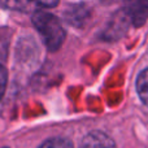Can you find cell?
Wrapping results in <instances>:
<instances>
[{
    "instance_id": "obj_1",
    "label": "cell",
    "mask_w": 148,
    "mask_h": 148,
    "mask_svg": "<svg viewBox=\"0 0 148 148\" xmlns=\"http://www.w3.org/2000/svg\"><path fill=\"white\" fill-rule=\"evenodd\" d=\"M33 23L49 51H57L65 40V30L56 16L44 10L33 14Z\"/></svg>"
},
{
    "instance_id": "obj_2",
    "label": "cell",
    "mask_w": 148,
    "mask_h": 148,
    "mask_svg": "<svg viewBox=\"0 0 148 148\" xmlns=\"http://www.w3.org/2000/svg\"><path fill=\"white\" fill-rule=\"evenodd\" d=\"M123 12L135 26H142L148 17V0H126Z\"/></svg>"
},
{
    "instance_id": "obj_3",
    "label": "cell",
    "mask_w": 148,
    "mask_h": 148,
    "mask_svg": "<svg viewBox=\"0 0 148 148\" xmlns=\"http://www.w3.org/2000/svg\"><path fill=\"white\" fill-rule=\"evenodd\" d=\"M81 148H116V144L107 134L92 131L83 139Z\"/></svg>"
},
{
    "instance_id": "obj_4",
    "label": "cell",
    "mask_w": 148,
    "mask_h": 148,
    "mask_svg": "<svg viewBox=\"0 0 148 148\" xmlns=\"http://www.w3.org/2000/svg\"><path fill=\"white\" fill-rule=\"evenodd\" d=\"M136 90L140 100L148 107V69L143 70L136 81Z\"/></svg>"
},
{
    "instance_id": "obj_5",
    "label": "cell",
    "mask_w": 148,
    "mask_h": 148,
    "mask_svg": "<svg viewBox=\"0 0 148 148\" xmlns=\"http://www.w3.org/2000/svg\"><path fill=\"white\" fill-rule=\"evenodd\" d=\"M87 9L83 7V5H74V7H70V9L68 10L66 17L68 21L73 25H82V21L79 17H82V20H86L87 17Z\"/></svg>"
},
{
    "instance_id": "obj_6",
    "label": "cell",
    "mask_w": 148,
    "mask_h": 148,
    "mask_svg": "<svg viewBox=\"0 0 148 148\" xmlns=\"http://www.w3.org/2000/svg\"><path fill=\"white\" fill-rule=\"evenodd\" d=\"M0 4L5 7L7 9L12 10H27L30 0H0Z\"/></svg>"
},
{
    "instance_id": "obj_7",
    "label": "cell",
    "mask_w": 148,
    "mask_h": 148,
    "mask_svg": "<svg viewBox=\"0 0 148 148\" xmlns=\"http://www.w3.org/2000/svg\"><path fill=\"white\" fill-rule=\"evenodd\" d=\"M39 148H73V144L69 139L65 138H51L46 140Z\"/></svg>"
},
{
    "instance_id": "obj_8",
    "label": "cell",
    "mask_w": 148,
    "mask_h": 148,
    "mask_svg": "<svg viewBox=\"0 0 148 148\" xmlns=\"http://www.w3.org/2000/svg\"><path fill=\"white\" fill-rule=\"evenodd\" d=\"M7 81H8V75H7V70L3 65H0V99L3 97L7 88Z\"/></svg>"
},
{
    "instance_id": "obj_9",
    "label": "cell",
    "mask_w": 148,
    "mask_h": 148,
    "mask_svg": "<svg viewBox=\"0 0 148 148\" xmlns=\"http://www.w3.org/2000/svg\"><path fill=\"white\" fill-rule=\"evenodd\" d=\"M30 1L36 3L38 5L44 8H53L59 4V0H30Z\"/></svg>"
}]
</instances>
